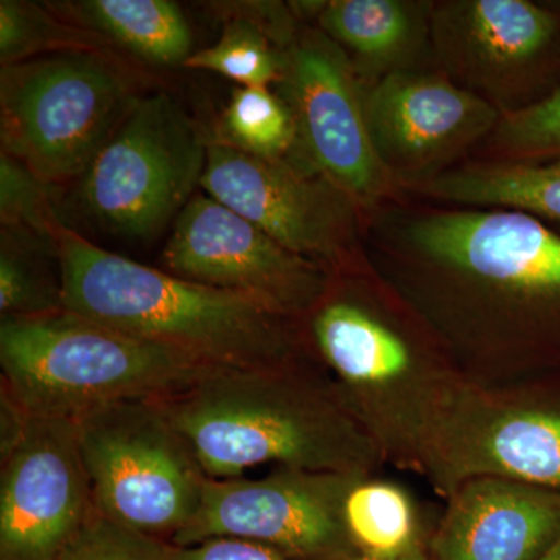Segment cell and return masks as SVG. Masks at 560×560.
<instances>
[{
	"label": "cell",
	"mask_w": 560,
	"mask_h": 560,
	"mask_svg": "<svg viewBox=\"0 0 560 560\" xmlns=\"http://www.w3.org/2000/svg\"><path fill=\"white\" fill-rule=\"evenodd\" d=\"M364 245L442 341L510 350L560 312V234L528 213L407 195L368 215Z\"/></svg>",
	"instance_id": "obj_1"
},
{
	"label": "cell",
	"mask_w": 560,
	"mask_h": 560,
	"mask_svg": "<svg viewBox=\"0 0 560 560\" xmlns=\"http://www.w3.org/2000/svg\"><path fill=\"white\" fill-rule=\"evenodd\" d=\"M335 382V396L382 453L419 467L456 383L441 366L440 338L375 270L335 272L327 293L300 320Z\"/></svg>",
	"instance_id": "obj_2"
},
{
	"label": "cell",
	"mask_w": 560,
	"mask_h": 560,
	"mask_svg": "<svg viewBox=\"0 0 560 560\" xmlns=\"http://www.w3.org/2000/svg\"><path fill=\"white\" fill-rule=\"evenodd\" d=\"M62 305L113 329L215 370H268L301 363L300 323L256 302L147 267L94 245L60 223L54 232Z\"/></svg>",
	"instance_id": "obj_3"
},
{
	"label": "cell",
	"mask_w": 560,
	"mask_h": 560,
	"mask_svg": "<svg viewBox=\"0 0 560 560\" xmlns=\"http://www.w3.org/2000/svg\"><path fill=\"white\" fill-rule=\"evenodd\" d=\"M212 480L250 467L368 474L381 448L301 363L268 370H219L160 400Z\"/></svg>",
	"instance_id": "obj_4"
},
{
	"label": "cell",
	"mask_w": 560,
	"mask_h": 560,
	"mask_svg": "<svg viewBox=\"0 0 560 560\" xmlns=\"http://www.w3.org/2000/svg\"><path fill=\"white\" fill-rule=\"evenodd\" d=\"M0 366L3 388L28 416L70 420L167 399L219 371L66 308L0 319Z\"/></svg>",
	"instance_id": "obj_5"
},
{
	"label": "cell",
	"mask_w": 560,
	"mask_h": 560,
	"mask_svg": "<svg viewBox=\"0 0 560 560\" xmlns=\"http://www.w3.org/2000/svg\"><path fill=\"white\" fill-rule=\"evenodd\" d=\"M143 94L145 77L113 50L54 51L2 66V153L51 187L80 179Z\"/></svg>",
	"instance_id": "obj_6"
},
{
	"label": "cell",
	"mask_w": 560,
	"mask_h": 560,
	"mask_svg": "<svg viewBox=\"0 0 560 560\" xmlns=\"http://www.w3.org/2000/svg\"><path fill=\"white\" fill-rule=\"evenodd\" d=\"M75 425L95 511L171 544L200 510L209 477L160 400L109 405Z\"/></svg>",
	"instance_id": "obj_7"
},
{
	"label": "cell",
	"mask_w": 560,
	"mask_h": 560,
	"mask_svg": "<svg viewBox=\"0 0 560 560\" xmlns=\"http://www.w3.org/2000/svg\"><path fill=\"white\" fill-rule=\"evenodd\" d=\"M209 138L168 92H145L80 178V201L116 235L160 234L195 197Z\"/></svg>",
	"instance_id": "obj_8"
},
{
	"label": "cell",
	"mask_w": 560,
	"mask_h": 560,
	"mask_svg": "<svg viewBox=\"0 0 560 560\" xmlns=\"http://www.w3.org/2000/svg\"><path fill=\"white\" fill-rule=\"evenodd\" d=\"M200 187L287 249L331 272L370 264L366 213L296 154L264 160L209 139Z\"/></svg>",
	"instance_id": "obj_9"
},
{
	"label": "cell",
	"mask_w": 560,
	"mask_h": 560,
	"mask_svg": "<svg viewBox=\"0 0 560 560\" xmlns=\"http://www.w3.org/2000/svg\"><path fill=\"white\" fill-rule=\"evenodd\" d=\"M296 124L294 154L345 191L366 217L407 197L372 140L366 84L346 51L316 25L302 22L272 88Z\"/></svg>",
	"instance_id": "obj_10"
},
{
	"label": "cell",
	"mask_w": 560,
	"mask_h": 560,
	"mask_svg": "<svg viewBox=\"0 0 560 560\" xmlns=\"http://www.w3.org/2000/svg\"><path fill=\"white\" fill-rule=\"evenodd\" d=\"M434 66L501 114L556 90L560 11L534 0H433Z\"/></svg>",
	"instance_id": "obj_11"
},
{
	"label": "cell",
	"mask_w": 560,
	"mask_h": 560,
	"mask_svg": "<svg viewBox=\"0 0 560 560\" xmlns=\"http://www.w3.org/2000/svg\"><path fill=\"white\" fill-rule=\"evenodd\" d=\"M368 474L278 467L259 480L206 482L200 510L171 541L189 547L230 537L256 541L290 560H352L346 497Z\"/></svg>",
	"instance_id": "obj_12"
},
{
	"label": "cell",
	"mask_w": 560,
	"mask_h": 560,
	"mask_svg": "<svg viewBox=\"0 0 560 560\" xmlns=\"http://www.w3.org/2000/svg\"><path fill=\"white\" fill-rule=\"evenodd\" d=\"M162 260L178 278L238 294L294 323L319 304L335 275L209 195H195L179 213Z\"/></svg>",
	"instance_id": "obj_13"
},
{
	"label": "cell",
	"mask_w": 560,
	"mask_h": 560,
	"mask_svg": "<svg viewBox=\"0 0 560 560\" xmlns=\"http://www.w3.org/2000/svg\"><path fill=\"white\" fill-rule=\"evenodd\" d=\"M366 113L378 158L407 195L471 160L501 119L436 66L368 86Z\"/></svg>",
	"instance_id": "obj_14"
},
{
	"label": "cell",
	"mask_w": 560,
	"mask_h": 560,
	"mask_svg": "<svg viewBox=\"0 0 560 560\" xmlns=\"http://www.w3.org/2000/svg\"><path fill=\"white\" fill-rule=\"evenodd\" d=\"M419 469L447 497L475 478L560 492V412L456 385L431 430Z\"/></svg>",
	"instance_id": "obj_15"
},
{
	"label": "cell",
	"mask_w": 560,
	"mask_h": 560,
	"mask_svg": "<svg viewBox=\"0 0 560 560\" xmlns=\"http://www.w3.org/2000/svg\"><path fill=\"white\" fill-rule=\"evenodd\" d=\"M94 511L75 420L32 418L0 475V560H60Z\"/></svg>",
	"instance_id": "obj_16"
},
{
	"label": "cell",
	"mask_w": 560,
	"mask_h": 560,
	"mask_svg": "<svg viewBox=\"0 0 560 560\" xmlns=\"http://www.w3.org/2000/svg\"><path fill=\"white\" fill-rule=\"evenodd\" d=\"M560 539V492L475 478L448 497L434 560H536Z\"/></svg>",
	"instance_id": "obj_17"
},
{
	"label": "cell",
	"mask_w": 560,
	"mask_h": 560,
	"mask_svg": "<svg viewBox=\"0 0 560 560\" xmlns=\"http://www.w3.org/2000/svg\"><path fill=\"white\" fill-rule=\"evenodd\" d=\"M433 0H326L311 24L348 55L368 86L394 73L434 66Z\"/></svg>",
	"instance_id": "obj_18"
},
{
	"label": "cell",
	"mask_w": 560,
	"mask_h": 560,
	"mask_svg": "<svg viewBox=\"0 0 560 560\" xmlns=\"http://www.w3.org/2000/svg\"><path fill=\"white\" fill-rule=\"evenodd\" d=\"M411 197L458 208L517 210L548 226H560V160H469L412 191Z\"/></svg>",
	"instance_id": "obj_19"
},
{
	"label": "cell",
	"mask_w": 560,
	"mask_h": 560,
	"mask_svg": "<svg viewBox=\"0 0 560 560\" xmlns=\"http://www.w3.org/2000/svg\"><path fill=\"white\" fill-rule=\"evenodd\" d=\"M46 7L154 68H184L194 54L189 22L171 0H75Z\"/></svg>",
	"instance_id": "obj_20"
},
{
	"label": "cell",
	"mask_w": 560,
	"mask_h": 560,
	"mask_svg": "<svg viewBox=\"0 0 560 560\" xmlns=\"http://www.w3.org/2000/svg\"><path fill=\"white\" fill-rule=\"evenodd\" d=\"M223 10L228 16L219 40L194 51L184 69L210 70L242 88H275L296 31L289 3H230Z\"/></svg>",
	"instance_id": "obj_21"
},
{
	"label": "cell",
	"mask_w": 560,
	"mask_h": 560,
	"mask_svg": "<svg viewBox=\"0 0 560 560\" xmlns=\"http://www.w3.org/2000/svg\"><path fill=\"white\" fill-rule=\"evenodd\" d=\"M346 528L359 555L396 558L422 544L415 503L394 482L361 478L346 497Z\"/></svg>",
	"instance_id": "obj_22"
},
{
	"label": "cell",
	"mask_w": 560,
	"mask_h": 560,
	"mask_svg": "<svg viewBox=\"0 0 560 560\" xmlns=\"http://www.w3.org/2000/svg\"><path fill=\"white\" fill-rule=\"evenodd\" d=\"M55 243L28 232L2 228L0 232V315L2 318L36 316L65 308Z\"/></svg>",
	"instance_id": "obj_23"
},
{
	"label": "cell",
	"mask_w": 560,
	"mask_h": 560,
	"mask_svg": "<svg viewBox=\"0 0 560 560\" xmlns=\"http://www.w3.org/2000/svg\"><path fill=\"white\" fill-rule=\"evenodd\" d=\"M220 142L264 160H285L296 151V124L272 88H235L215 136Z\"/></svg>",
	"instance_id": "obj_24"
},
{
	"label": "cell",
	"mask_w": 560,
	"mask_h": 560,
	"mask_svg": "<svg viewBox=\"0 0 560 560\" xmlns=\"http://www.w3.org/2000/svg\"><path fill=\"white\" fill-rule=\"evenodd\" d=\"M65 50H113L101 36L62 21L47 7L2 0L0 2V61L14 65Z\"/></svg>",
	"instance_id": "obj_25"
},
{
	"label": "cell",
	"mask_w": 560,
	"mask_h": 560,
	"mask_svg": "<svg viewBox=\"0 0 560 560\" xmlns=\"http://www.w3.org/2000/svg\"><path fill=\"white\" fill-rule=\"evenodd\" d=\"M474 161L545 162L560 160V86L544 101L515 113L501 114L500 124L475 151Z\"/></svg>",
	"instance_id": "obj_26"
},
{
	"label": "cell",
	"mask_w": 560,
	"mask_h": 560,
	"mask_svg": "<svg viewBox=\"0 0 560 560\" xmlns=\"http://www.w3.org/2000/svg\"><path fill=\"white\" fill-rule=\"evenodd\" d=\"M55 187L33 175L20 161L0 154V221L2 228L28 232L54 242V232L62 223L50 191Z\"/></svg>",
	"instance_id": "obj_27"
},
{
	"label": "cell",
	"mask_w": 560,
	"mask_h": 560,
	"mask_svg": "<svg viewBox=\"0 0 560 560\" xmlns=\"http://www.w3.org/2000/svg\"><path fill=\"white\" fill-rule=\"evenodd\" d=\"M168 541L92 511L60 560H168Z\"/></svg>",
	"instance_id": "obj_28"
},
{
	"label": "cell",
	"mask_w": 560,
	"mask_h": 560,
	"mask_svg": "<svg viewBox=\"0 0 560 560\" xmlns=\"http://www.w3.org/2000/svg\"><path fill=\"white\" fill-rule=\"evenodd\" d=\"M168 560H290L282 552L256 541L219 537L189 547L171 544Z\"/></svg>",
	"instance_id": "obj_29"
},
{
	"label": "cell",
	"mask_w": 560,
	"mask_h": 560,
	"mask_svg": "<svg viewBox=\"0 0 560 560\" xmlns=\"http://www.w3.org/2000/svg\"><path fill=\"white\" fill-rule=\"evenodd\" d=\"M28 420L31 416L21 407L20 401L0 385V463L16 451L27 430Z\"/></svg>",
	"instance_id": "obj_30"
},
{
	"label": "cell",
	"mask_w": 560,
	"mask_h": 560,
	"mask_svg": "<svg viewBox=\"0 0 560 560\" xmlns=\"http://www.w3.org/2000/svg\"><path fill=\"white\" fill-rule=\"evenodd\" d=\"M352 560H431L429 555H427L425 548H423L422 544H419L418 547L412 548V550L404 552V555L396 556V558H374V556L368 555H357Z\"/></svg>",
	"instance_id": "obj_31"
},
{
	"label": "cell",
	"mask_w": 560,
	"mask_h": 560,
	"mask_svg": "<svg viewBox=\"0 0 560 560\" xmlns=\"http://www.w3.org/2000/svg\"><path fill=\"white\" fill-rule=\"evenodd\" d=\"M536 560H560V539L552 545L550 550L545 552V555H541L540 558Z\"/></svg>",
	"instance_id": "obj_32"
}]
</instances>
